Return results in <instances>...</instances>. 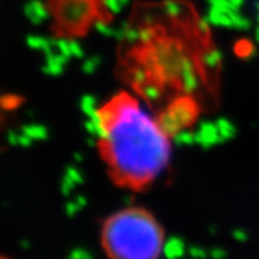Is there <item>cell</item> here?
Returning <instances> with one entry per match:
<instances>
[{
    "label": "cell",
    "mask_w": 259,
    "mask_h": 259,
    "mask_svg": "<svg viewBox=\"0 0 259 259\" xmlns=\"http://www.w3.org/2000/svg\"><path fill=\"white\" fill-rule=\"evenodd\" d=\"M209 255H210L213 259H222V258H225L228 254H226L225 249H221V247H214V249H211L210 251H209Z\"/></svg>",
    "instance_id": "33"
},
{
    "label": "cell",
    "mask_w": 259,
    "mask_h": 259,
    "mask_svg": "<svg viewBox=\"0 0 259 259\" xmlns=\"http://www.w3.org/2000/svg\"><path fill=\"white\" fill-rule=\"evenodd\" d=\"M155 38V32L152 28L146 27L142 28L139 31V40L140 42H143V44H151Z\"/></svg>",
    "instance_id": "27"
},
{
    "label": "cell",
    "mask_w": 259,
    "mask_h": 259,
    "mask_svg": "<svg viewBox=\"0 0 259 259\" xmlns=\"http://www.w3.org/2000/svg\"><path fill=\"white\" fill-rule=\"evenodd\" d=\"M142 94L148 102H159L161 99L160 88L155 83H146L144 86H142Z\"/></svg>",
    "instance_id": "20"
},
{
    "label": "cell",
    "mask_w": 259,
    "mask_h": 259,
    "mask_svg": "<svg viewBox=\"0 0 259 259\" xmlns=\"http://www.w3.org/2000/svg\"><path fill=\"white\" fill-rule=\"evenodd\" d=\"M68 61L69 58L61 55L60 52H49L47 55V65L44 66V72L49 75H61Z\"/></svg>",
    "instance_id": "10"
},
{
    "label": "cell",
    "mask_w": 259,
    "mask_h": 259,
    "mask_svg": "<svg viewBox=\"0 0 259 259\" xmlns=\"http://www.w3.org/2000/svg\"><path fill=\"white\" fill-rule=\"evenodd\" d=\"M194 137H196V143L204 148H211L217 144L224 143L217 123L209 122V120L200 122L194 131Z\"/></svg>",
    "instance_id": "6"
},
{
    "label": "cell",
    "mask_w": 259,
    "mask_h": 259,
    "mask_svg": "<svg viewBox=\"0 0 259 259\" xmlns=\"http://www.w3.org/2000/svg\"><path fill=\"white\" fill-rule=\"evenodd\" d=\"M70 53H72V58H83L85 57V51L82 48V45L78 41L70 40Z\"/></svg>",
    "instance_id": "28"
},
{
    "label": "cell",
    "mask_w": 259,
    "mask_h": 259,
    "mask_svg": "<svg viewBox=\"0 0 259 259\" xmlns=\"http://www.w3.org/2000/svg\"><path fill=\"white\" fill-rule=\"evenodd\" d=\"M164 14L172 19H179V17L184 16L185 14V6L178 0H168L163 6Z\"/></svg>",
    "instance_id": "15"
},
{
    "label": "cell",
    "mask_w": 259,
    "mask_h": 259,
    "mask_svg": "<svg viewBox=\"0 0 259 259\" xmlns=\"http://www.w3.org/2000/svg\"><path fill=\"white\" fill-rule=\"evenodd\" d=\"M55 49L57 52H60L61 55L66 56L69 60L72 58V53H70V40H66V38L55 40Z\"/></svg>",
    "instance_id": "26"
},
{
    "label": "cell",
    "mask_w": 259,
    "mask_h": 259,
    "mask_svg": "<svg viewBox=\"0 0 259 259\" xmlns=\"http://www.w3.org/2000/svg\"><path fill=\"white\" fill-rule=\"evenodd\" d=\"M93 6V0H60L58 16L69 27H81L94 12Z\"/></svg>",
    "instance_id": "5"
},
{
    "label": "cell",
    "mask_w": 259,
    "mask_h": 259,
    "mask_svg": "<svg viewBox=\"0 0 259 259\" xmlns=\"http://www.w3.org/2000/svg\"><path fill=\"white\" fill-rule=\"evenodd\" d=\"M78 187V184L73 180L72 178H69L68 175H65L62 176V180H61V192L64 196H70L73 192L75 191V188Z\"/></svg>",
    "instance_id": "25"
},
{
    "label": "cell",
    "mask_w": 259,
    "mask_h": 259,
    "mask_svg": "<svg viewBox=\"0 0 259 259\" xmlns=\"http://www.w3.org/2000/svg\"><path fill=\"white\" fill-rule=\"evenodd\" d=\"M237 11H220L210 8L206 15V19L213 27L220 28H234V17Z\"/></svg>",
    "instance_id": "9"
},
{
    "label": "cell",
    "mask_w": 259,
    "mask_h": 259,
    "mask_svg": "<svg viewBox=\"0 0 259 259\" xmlns=\"http://www.w3.org/2000/svg\"><path fill=\"white\" fill-rule=\"evenodd\" d=\"M69 258L70 259H92L93 255L86 249L77 247V249H73L72 251L69 252Z\"/></svg>",
    "instance_id": "29"
},
{
    "label": "cell",
    "mask_w": 259,
    "mask_h": 259,
    "mask_svg": "<svg viewBox=\"0 0 259 259\" xmlns=\"http://www.w3.org/2000/svg\"><path fill=\"white\" fill-rule=\"evenodd\" d=\"M174 139V143L176 146L180 147H185V146H192V144L196 143V137H194V133L189 131V130L184 128L180 130L179 133H176L172 137Z\"/></svg>",
    "instance_id": "18"
},
{
    "label": "cell",
    "mask_w": 259,
    "mask_h": 259,
    "mask_svg": "<svg viewBox=\"0 0 259 259\" xmlns=\"http://www.w3.org/2000/svg\"><path fill=\"white\" fill-rule=\"evenodd\" d=\"M101 65V58L98 56H93V57L85 58L82 62V72L85 74H94L97 72V69Z\"/></svg>",
    "instance_id": "21"
},
{
    "label": "cell",
    "mask_w": 259,
    "mask_h": 259,
    "mask_svg": "<svg viewBox=\"0 0 259 259\" xmlns=\"http://www.w3.org/2000/svg\"><path fill=\"white\" fill-rule=\"evenodd\" d=\"M25 134L32 139H45L48 137V130L42 126H31L25 128Z\"/></svg>",
    "instance_id": "24"
},
{
    "label": "cell",
    "mask_w": 259,
    "mask_h": 259,
    "mask_svg": "<svg viewBox=\"0 0 259 259\" xmlns=\"http://www.w3.org/2000/svg\"><path fill=\"white\" fill-rule=\"evenodd\" d=\"M184 52L175 41L160 40L152 44L144 56V68L164 83L179 79Z\"/></svg>",
    "instance_id": "3"
},
{
    "label": "cell",
    "mask_w": 259,
    "mask_h": 259,
    "mask_svg": "<svg viewBox=\"0 0 259 259\" xmlns=\"http://www.w3.org/2000/svg\"><path fill=\"white\" fill-rule=\"evenodd\" d=\"M101 110L107 127L103 140L116 178L133 185L154 181L167 169L172 146L159 120L128 96H120Z\"/></svg>",
    "instance_id": "1"
},
{
    "label": "cell",
    "mask_w": 259,
    "mask_h": 259,
    "mask_svg": "<svg viewBox=\"0 0 259 259\" xmlns=\"http://www.w3.org/2000/svg\"><path fill=\"white\" fill-rule=\"evenodd\" d=\"M189 255L196 259H205L209 255V252L205 251V249H202L200 246H191L189 247Z\"/></svg>",
    "instance_id": "30"
},
{
    "label": "cell",
    "mask_w": 259,
    "mask_h": 259,
    "mask_svg": "<svg viewBox=\"0 0 259 259\" xmlns=\"http://www.w3.org/2000/svg\"><path fill=\"white\" fill-rule=\"evenodd\" d=\"M179 81H180L183 90L187 94H192L198 89L200 82H198V75L196 73V66L189 57H184V60H183Z\"/></svg>",
    "instance_id": "7"
},
{
    "label": "cell",
    "mask_w": 259,
    "mask_h": 259,
    "mask_svg": "<svg viewBox=\"0 0 259 259\" xmlns=\"http://www.w3.org/2000/svg\"><path fill=\"white\" fill-rule=\"evenodd\" d=\"M106 10L111 14H119L122 8L128 4V0H102Z\"/></svg>",
    "instance_id": "23"
},
{
    "label": "cell",
    "mask_w": 259,
    "mask_h": 259,
    "mask_svg": "<svg viewBox=\"0 0 259 259\" xmlns=\"http://www.w3.org/2000/svg\"><path fill=\"white\" fill-rule=\"evenodd\" d=\"M29 47L37 51H42L45 55H48L49 52L55 51V40H49L47 37H40V36H33L28 40Z\"/></svg>",
    "instance_id": "14"
},
{
    "label": "cell",
    "mask_w": 259,
    "mask_h": 259,
    "mask_svg": "<svg viewBox=\"0 0 259 259\" xmlns=\"http://www.w3.org/2000/svg\"><path fill=\"white\" fill-rule=\"evenodd\" d=\"M147 78H148V70L146 68H137L134 69L131 73V79L137 86H144L147 83Z\"/></svg>",
    "instance_id": "22"
},
{
    "label": "cell",
    "mask_w": 259,
    "mask_h": 259,
    "mask_svg": "<svg viewBox=\"0 0 259 259\" xmlns=\"http://www.w3.org/2000/svg\"><path fill=\"white\" fill-rule=\"evenodd\" d=\"M86 204H88V200H86L85 196L78 194V196H75L73 200H70V201L66 204L65 211H66V214H68L69 217H74L77 213H79L82 209L85 208Z\"/></svg>",
    "instance_id": "17"
},
{
    "label": "cell",
    "mask_w": 259,
    "mask_h": 259,
    "mask_svg": "<svg viewBox=\"0 0 259 259\" xmlns=\"http://www.w3.org/2000/svg\"><path fill=\"white\" fill-rule=\"evenodd\" d=\"M201 61L206 69H210V70H214L221 65L222 62V53L217 49H210V51H206L204 55L201 56Z\"/></svg>",
    "instance_id": "13"
},
{
    "label": "cell",
    "mask_w": 259,
    "mask_h": 259,
    "mask_svg": "<svg viewBox=\"0 0 259 259\" xmlns=\"http://www.w3.org/2000/svg\"><path fill=\"white\" fill-rule=\"evenodd\" d=\"M215 123H217V127H219L224 143L226 140H230L232 138H234L237 130H235V126L230 120L226 119V118H220V119L215 120Z\"/></svg>",
    "instance_id": "16"
},
{
    "label": "cell",
    "mask_w": 259,
    "mask_h": 259,
    "mask_svg": "<svg viewBox=\"0 0 259 259\" xmlns=\"http://www.w3.org/2000/svg\"><path fill=\"white\" fill-rule=\"evenodd\" d=\"M81 106V111L85 114L86 116H92L93 114H96L98 111V102H97V98L94 96H83L79 102Z\"/></svg>",
    "instance_id": "19"
},
{
    "label": "cell",
    "mask_w": 259,
    "mask_h": 259,
    "mask_svg": "<svg viewBox=\"0 0 259 259\" xmlns=\"http://www.w3.org/2000/svg\"><path fill=\"white\" fill-rule=\"evenodd\" d=\"M233 238L235 241H238V242H245L246 239H247V234L243 232L242 229H235L234 232H233Z\"/></svg>",
    "instance_id": "34"
},
{
    "label": "cell",
    "mask_w": 259,
    "mask_h": 259,
    "mask_svg": "<svg viewBox=\"0 0 259 259\" xmlns=\"http://www.w3.org/2000/svg\"><path fill=\"white\" fill-rule=\"evenodd\" d=\"M196 27H197V31L200 32L201 34H208L209 32H210V23H209L206 17L197 20V24H196Z\"/></svg>",
    "instance_id": "31"
},
{
    "label": "cell",
    "mask_w": 259,
    "mask_h": 259,
    "mask_svg": "<svg viewBox=\"0 0 259 259\" xmlns=\"http://www.w3.org/2000/svg\"><path fill=\"white\" fill-rule=\"evenodd\" d=\"M185 251H187V246H185L184 241L179 237H172V238L164 241L161 254L167 256L168 259H178L184 256Z\"/></svg>",
    "instance_id": "11"
},
{
    "label": "cell",
    "mask_w": 259,
    "mask_h": 259,
    "mask_svg": "<svg viewBox=\"0 0 259 259\" xmlns=\"http://www.w3.org/2000/svg\"><path fill=\"white\" fill-rule=\"evenodd\" d=\"M124 40L127 41V42H137V41H140L139 40V31L138 29H135V28H131L128 27L127 28L126 31V37H124Z\"/></svg>",
    "instance_id": "32"
},
{
    "label": "cell",
    "mask_w": 259,
    "mask_h": 259,
    "mask_svg": "<svg viewBox=\"0 0 259 259\" xmlns=\"http://www.w3.org/2000/svg\"><path fill=\"white\" fill-rule=\"evenodd\" d=\"M196 118V105L189 98H179L168 106L159 118L161 128L170 138L180 130L187 128Z\"/></svg>",
    "instance_id": "4"
},
{
    "label": "cell",
    "mask_w": 259,
    "mask_h": 259,
    "mask_svg": "<svg viewBox=\"0 0 259 259\" xmlns=\"http://www.w3.org/2000/svg\"><path fill=\"white\" fill-rule=\"evenodd\" d=\"M85 128L89 133L90 137L97 138V139L102 140V142L106 139V137H107V127H106V122L103 119L102 114H101V110H98L92 116H88Z\"/></svg>",
    "instance_id": "8"
},
{
    "label": "cell",
    "mask_w": 259,
    "mask_h": 259,
    "mask_svg": "<svg viewBox=\"0 0 259 259\" xmlns=\"http://www.w3.org/2000/svg\"><path fill=\"white\" fill-rule=\"evenodd\" d=\"M230 3H232V6H233V7H234V10L238 11L239 8L242 7L243 0H230Z\"/></svg>",
    "instance_id": "35"
},
{
    "label": "cell",
    "mask_w": 259,
    "mask_h": 259,
    "mask_svg": "<svg viewBox=\"0 0 259 259\" xmlns=\"http://www.w3.org/2000/svg\"><path fill=\"white\" fill-rule=\"evenodd\" d=\"M103 246L118 259H154L163 252L164 235L154 217L142 209H124L103 226Z\"/></svg>",
    "instance_id": "2"
},
{
    "label": "cell",
    "mask_w": 259,
    "mask_h": 259,
    "mask_svg": "<svg viewBox=\"0 0 259 259\" xmlns=\"http://www.w3.org/2000/svg\"><path fill=\"white\" fill-rule=\"evenodd\" d=\"M28 17L34 24H41L49 17V11L42 2H33L29 7Z\"/></svg>",
    "instance_id": "12"
}]
</instances>
